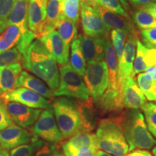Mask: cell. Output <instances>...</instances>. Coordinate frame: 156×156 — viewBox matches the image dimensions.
Here are the masks:
<instances>
[{
    "label": "cell",
    "mask_w": 156,
    "mask_h": 156,
    "mask_svg": "<svg viewBox=\"0 0 156 156\" xmlns=\"http://www.w3.org/2000/svg\"><path fill=\"white\" fill-rule=\"evenodd\" d=\"M2 94V91H1V90H0V95H1Z\"/></svg>",
    "instance_id": "cell-52"
},
{
    "label": "cell",
    "mask_w": 156,
    "mask_h": 156,
    "mask_svg": "<svg viewBox=\"0 0 156 156\" xmlns=\"http://www.w3.org/2000/svg\"><path fill=\"white\" fill-rule=\"evenodd\" d=\"M29 2L30 0H16L5 25V30L9 25H16L20 28L22 36L17 48L23 55L36 38L34 33L31 32L28 28Z\"/></svg>",
    "instance_id": "cell-6"
},
{
    "label": "cell",
    "mask_w": 156,
    "mask_h": 156,
    "mask_svg": "<svg viewBox=\"0 0 156 156\" xmlns=\"http://www.w3.org/2000/svg\"><path fill=\"white\" fill-rule=\"evenodd\" d=\"M144 8L147 9L150 12H151L154 16L156 17V2H151L147 4V5L144 6Z\"/></svg>",
    "instance_id": "cell-45"
},
{
    "label": "cell",
    "mask_w": 156,
    "mask_h": 156,
    "mask_svg": "<svg viewBox=\"0 0 156 156\" xmlns=\"http://www.w3.org/2000/svg\"><path fill=\"white\" fill-rule=\"evenodd\" d=\"M95 156H114V155H111V154H109L108 153H106V152L104 151H98V150L96 153H95Z\"/></svg>",
    "instance_id": "cell-47"
},
{
    "label": "cell",
    "mask_w": 156,
    "mask_h": 156,
    "mask_svg": "<svg viewBox=\"0 0 156 156\" xmlns=\"http://www.w3.org/2000/svg\"><path fill=\"white\" fill-rule=\"evenodd\" d=\"M145 73L147 74L153 80L156 81V67H148L145 70Z\"/></svg>",
    "instance_id": "cell-46"
},
{
    "label": "cell",
    "mask_w": 156,
    "mask_h": 156,
    "mask_svg": "<svg viewBox=\"0 0 156 156\" xmlns=\"http://www.w3.org/2000/svg\"><path fill=\"white\" fill-rule=\"evenodd\" d=\"M152 152H153V155L154 156H156V145L153 148V151H152Z\"/></svg>",
    "instance_id": "cell-50"
},
{
    "label": "cell",
    "mask_w": 156,
    "mask_h": 156,
    "mask_svg": "<svg viewBox=\"0 0 156 156\" xmlns=\"http://www.w3.org/2000/svg\"><path fill=\"white\" fill-rule=\"evenodd\" d=\"M80 2L81 0H64V15L76 23L79 21Z\"/></svg>",
    "instance_id": "cell-35"
},
{
    "label": "cell",
    "mask_w": 156,
    "mask_h": 156,
    "mask_svg": "<svg viewBox=\"0 0 156 156\" xmlns=\"http://www.w3.org/2000/svg\"><path fill=\"white\" fill-rule=\"evenodd\" d=\"M46 19V0H30L28 5V28L40 38L44 34Z\"/></svg>",
    "instance_id": "cell-17"
},
{
    "label": "cell",
    "mask_w": 156,
    "mask_h": 156,
    "mask_svg": "<svg viewBox=\"0 0 156 156\" xmlns=\"http://www.w3.org/2000/svg\"><path fill=\"white\" fill-rule=\"evenodd\" d=\"M141 109L145 114V122L149 131L156 138V103H145Z\"/></svg>",
    "instance_id": "cell-34"
},
{
    "label": "cell",
    "mask_w": 156,
    "mask_h": 156,
    "mask_svg": "<svg viewBox=\"0 0 156 156\" xmlns=\"http://www.w3.org/2000/svg\"><path fill=\"white\" fill-rule=\"evenodd\" d=\"M94 8L98 12L108 31L112 29L113 30H123L125 31L128 35L136 33L133 24L129 20V17H122V15L109 11L98 5L95 6Z\"/></svg>",
    "instance_id": "cell-18"
},
{
    "label": "cell",
    "mask_w": 156,
    "mask_h": 156,
    "mask_svg": "<svg viewBox=\"0 0 156 156\" xmlns=\"http://www.w3.org/2000/svg\"><path fill=\"white\" fill-rule=\"evenodd\" d=\"M123 105L127 108L139 109L145 105L146 97L142 92L133 77H129L120 85Z\"/></svg>",
    "instance_id": "cell-16"
},
{
    "label": "cell",
    "mask_w": 156,
    "mask_h": 156,
    "mask_svg": "<svg viewBox=\"0 0 156 156\" xmlns=\"http://www.w3.org/2000/svg\"><path fill=\"white\" fill-rule=\"evenodd\" d=\"M124 156H153V155L147 151H143V150H134V151H131V153H127Z\"/></svg>",
    "instance_id": "cell-43"
},
{
    "label": "cell",
    "mask_w": 156,
    "mask_h": 156,
    "mask_svg": "<svg viewBox=\"0 0 156 156\" xmlns=\"http://www.w3.org/2000/svg\"><path fill=\"white\" fill-rule=\"evenodd\" d=\"M32 132L38 137L50 143H58L64 139L56 124L51 106L41 112L34 124Z\"/></svg>",
    "instance_id": "cell-8"
},
{
    "label": "cell",
    "mask_w": 156,
    "mask_h": 156,
    "mask_svg": "<svg viewBox=\"0 0 156 156\" xmlns=\"http://www.w3.org/2000/svg\"><path fill=\"white\" fill-rule=\"evenodd\" d=\"M141 36L146 47L156 48V28L142 30Z\"/></svg>",
    "instance_id": "cell-40"
},
{
    "label": "cell",
    "mask_w": 156,
    "mask_h": 156,
    "mask_svg": "<svg viewBox=\"0 0 156 156\" xmlns=\"http://www.w3.org/2000/svg\"><path fill=\"white\" fill-rule=\"evenodd\" d=\"M155 1H156V0H155Z\"/></svg>",
    "instance_id": "cell-54"
},
{
    "label": "cell",
    "mask_w": 156,
    "mask_h": 156,
    "mask_svg": "<svg viewBox=\"0 0 156 156\" xmlns=\"http://www.w3.org/2000/svg\"><path fill=\"white\" fill-rule=\"evenodd\" d=\"M89 37L79 35L80 48L87 64L103 60L106 54V37Z\"/></svg>",
    "instance_id": "cell-14"
},
{
    "label": "cell",
    "mask_w": 156,
    "mask_h": 156,
    "mask_svg": "<svg viewBox=\"0 0 156 156\" xmlns=\"http://www.w3.org/2000/svg\"><path fill=\"white\" fill-rule=\"evenodd\" d=\"M43 140L37 137L30 143L17 146L9 152L10 156H34L38 148L44 143Z\"/></svg>",
    "instance_id": "cell-31"
},
{
    "label": "cell",
    "mask_w": 156,
    "mask_h": 156,
    "mask_svg": "<svg viewBox=\"0 0 156 156\" xmlns=\"http://www.w3.org/2000/svg\"><path fill=\"white\" fill-rule=\"evenodd\" d=\"M16 0H0V34L5 30V25L10 15Z\"/></svg>",
    "instance_id": "cell-38"
},
{
    "label": "cell",
    "mask_w": 156,
    "mask_h": 156,
    "mask_svg": "<svg viewBox=\"0 0 156 156\" xmlns=\"http://www.w3.org/2000/svg\"><path fill=\"white\" fill-rule=\"evenodd\" d=\"M23 71L21 63H15L2 69L0 73V90L7 93L17 88L20 75Z\"/></svg>",
    "instance_id": "cell-22"
},
{
    "label": "cell",
    "mask_w": 156,
    "mask_h": 156,
    "mask_svg": "<svg viewBox=\"0 0 156 156\" xmlns=\"http://www.w3.org/2000/svg\"><path fill=\"white\" fill-rule=\"evenodd\" d=\"M23 54L19 51L17 47L0 53V73L2 69L9 65L20 63L23 61Z\"/></svg>",
    "instance_id": "cell-32"
},
{
    "label": "cell",
    "mask_w": 156,
    "mask_h": 156,
    "mask_svg": "<svg viewBox=\"0 0 156 156\" xmlns=\"http://www.w3.org/2000/svg\"><path fill=\"white\" fill-rule=\"evenodd\" d=\"M134 24L141 30L156 28V17L144 7L135 9L132 13Z\"/></svg>",
    "instance_id": "cell-27"
},
{
    "label": "cell",
    "mask_w": 156,
    "mask_h": 156,
    "mask_svg": "<svg viewBox=\"0 0 156 156\" xmlns=\"http://www.w3.org/2000/svg\"><path fill=\"white\" fill-rule=\"evenodd\" d=\"M78 112L80 115L81 132H92L98 124L97 111L92 98L87 101L79 100L76 102Z\"/></svg>",
    "instance_id": "cell-19"
},
{
    "label": "cell",
    "mask_w": 156,
    "mask_h": 156,
    "mask_svg": "<svg viewBox=\"0 0 156 156\" xmlns=\"http://www.w3.org/2000/svg\"><path fill=\"white\" fill-rule=\"evenodd\" d=\"M38 137L24 128L12 124L0 132V147L5 151L30 143Z\"/></svg>",
    "instance_id": "cell-11"
},
{
    "label": "cell",
    "mask_w": 156,
    "mask_h": 156,
    "mask_svg": "<svg viewBox=\"0 0 156 156\" xmlns=\"http://www.w3.org/2000/svg\"><path fill=\"white\" fill-rule=\"evenodd\" d=\"M21 87L31 90L44 98H52L54 97V91L46 86L41 80L30 75L26 71H22L19 77L17 87Z\"/></svg>",
    "instance_id": "cell-21"
},
{
    "label": "cell",
    "mask_w": 156,
    "mask_h": 156,
    "mask_svg": "<svg viewBox=\"0 0 156 156\" xmlns=\"http://www.w3.org/2000/svg\"><path fill=\"white\" fill-rule=\"evenodd\" d=\"M90 95L96 103L108 86V71L104 60L87 64L83 76Z\"/></svg>",
    "instance_id": "cell-7"
},
{
    "label": "cell",
    "mask_w": 156,
    "mask_h": 156,
    "mask_svg": "<svg viewBox=\"0 0 156 156\" xmlns=\"http://www.w3.org/2000/svg\"><path fill=\"white\" fill-rule=\"evenodd\" d=\"M0 99L4 101H13L25 105L33 108H47L51 106V103L46 98L34 91L25 87H17L10 92L2 93Z\"/></svg>",
    "instance_id": "cell-10"
},
{
    "label": "cell",
    "mask_w": 156,
    "mask_h": 156,
    "mask_svg": "<svg viewBox=\"0 0 156 156\" xmlns=\"http://www.w3.org/2000/svg\"><path fill=\"white\" fill-rule=\"evenodd\" d=\"M128 34L125 31L119 30H113L111 33V37H112V43L113 47L116 54L118 63L122 58L123 51H124V46H125V41L127 39Z\"/></svg>",
    "instance_id": "cell-33"
},
{
    "label": "cell",
    "mask_w": 156,
    "mask_h": 156,
    "mask_svg": "<svg viewBox=\"0 0 156 156\" xmlns=\"http://www.w3.org/2000/svg\"><path fill=\"white\" fill-rule=\"evenodd\" d=\"M144 60L147 69L151 67H156V48L147 47Z\"/></svg>",
    "instance_id": "cell-42"
},
{
    "label": "cell",
    "mask_w": 156,
    "mask_h": 156,
    "mask_svg": "<svg viewBox=\"0 0 156 156\" xmlns=\"http://www.w3.org/2000/svg\"><path fill=\"white\" fill-rule=\"evenodd\" d=\"M64 0H46V19L44 34L54 30L63 17Z\"/></svg>",
    "instance_id": "cell-23"
},
{
    "label": "cell",
    "mask_w": 156,
    "mask_h": 156,
    "mask_svg": "<svg viewBox=\"0 0 156 156\" xmlns=\"http://www.w3.org/2000/svg\"><path fill=\"white\" fill-rule=\"evenodd\" d=\"M98 148L114 156H124L129 145L124 136L120 116L102 119L96 131Z\"/></svg>",
    "instance_id": "cell-3"
},
{
    "label": "cell",
    "mask_w": 156,
    "mask_h": 156,
    "mask_svg": "<svg viewBox=\"0 0 156 156\" xmlns=\"http://www.w3.org/2000/svg\"><path fill=\"white\" fill-rule=\"evenodd\" d=\"M56 28L62 40L70 46L72 42L77 38V23L68 19L64 15L60 19L56 25Z\"/></svg>",
    "instance_id": "cell-26"
},
{
    "label": "cell",
    "mask_w": 156,
    "mask_h": 156,
    "mask_svg": "<svg viewBox=\"0 0 156 156\" xmlns=\"http://www.w3.org/2000/svg\"><path fill=\"white\" fill-rule=\"evenodd\" d=\"M137 33L128 35L122 58L119 62L118 80L119 88L121 84L129 77H133V64L136 48Z\"/></svg>",
    "instance_id": "cell-15"
},
{
    "label": "cell",
    "mask_w": 156,
    "mask_h": 156,
    "mask_svg": "<svg viewBox=\"0 0 156 156\" xmlns=\"http://www.w3.org/2000/svg\"><path fill=\"white\" fill-rule=\"evenodd\" d=\"M38 39L58 64L64 65L68 63L69 46L62 40L57 30L54 29L48 31Z\"/></svg>",
    "instance_id": "cell-12"
},
{
    "label": "cell",
    "mask_w": 156,
    "mask_h": 156,
    "mask_svg": "<svg viewBox=\"0 0 156 156\" xmlns=\"http://www.w3.org/2000/svg\"><path fill=\"white\" fill-rule=\"evenodd\" d=\"M124 136L129 145V151L135 149L151 150L156 145L139 109L128 108L120 116Z\"/></svg>",
    "instance_id": "cell-2"
},
{
    "label": "cell",
    "mask_w": 156,
    "mask_h": 156,
    "mask_svg": "<svg viewBox=\"0 0 156 156\" xmlns=\"http://www.w3.org/2000/svg\"><path fill=\"white\" fill-rule=\"evenodd\" d=\"M59 86L54 91V96H68L87 101L90 98L84 80L76 73L70 64L60 65Z\"/></svg>",
    "instance_id": "cell-5"
},
{
    "label": "cell",
    "mask_w": 156,
    "mask_h": 156,
    "mask_svg": "<svg viewBox=\"0 0 156 156\" xmlns=\"http://www.w3.org/2000/svg\"><path fill=\"white\" fill-rule=\"evenodd\" d=\"M98 149L90 147H74L66 142L62 145V151L65 156H95V153Z\"/></svg>",
    "instance_id": "cell-37"
},
{
    "label": "cell",
    "mask_w": 156,
    "mask_h": 156,
    "mask_svg": "<svg viewBox=\"0 0 156 156\" xmlns=\"http://www.w3.org/2000/svg\"><path fill=\"white\" fill-rule=\"evenodd\" d=\"M129 1L134 5L144 7V6L147 5V4L153 2V1H155V0H129Z\"/></svg>",
    "instance_id": "cell-44"
},
{
    "label": "cell",
    "mask_w": 156,
    "mask_h": 156,
    "mask_svg": "<svg viewBox=\"0 0 156 156\" xmlns=\"http://www.w3.org/2000/svg\"><path fill=\"white\" fill-rule=\"evenodd\" d=\"M58 152L56 145L44 142L38 148L34 156H57Z\"/></svg>",
    "instance_id": "cell-41"
},
{
    "label": "cell",
    "mask_w": 156,
    "mask_h": 156,
    "mask_svg": "<svg viewBox=\"0 0 156 156\" xmlns=\"http://www.w3.org/2000/svg\"><path fill=\"white\" fill-rule=\"evenodd\" d=\"M120 2L121 5L124 6V7L125 9H129V4L127 0H119Z\"/></svg>",
    "instance_id": "cell-49"
},
{
    "label": "cell",
    "mask_w": 156,
    "mask_h": 156,
    "mask_svg": "<svg viewBox=\"0 0 156 156\" xmlns=\"http://www.w3.org/2000/svg\"><path fill=\"white\" fill-rule=\"evenodd\" d=\"M21 32L16 25H9L0 35V53L14 48L20 41Z\"/></svg>",
    "instance_id": "cell-25"
},
{
    "label": "cell",
    "mask_w": 156,
    "mask_h": 156,
    "mask_svg": "<svg viewBox=\"0 0 156 156\" xmlns=\"http://www.w3.org/2000/svg\"><path fill=\"white\" fill-rule=\"evenodd\" d=\"M7 112L12 122L23 128H28L36 123L41 110L33 108L13 101H5Z\"/></svg>",
    "instance_id": "cell-13"
},
{
    "label": "cell",
    "mask_w": 156,
    "mask_h": 156,
    "mask_svg": "<svg viewBox=\"0 0 156 156\" xmlns=\"http://www.w3.org/2000/svg\"><path fill=\"white\" fill-rule=\"evenodd\" d=\"M66 143L74 147H90L98 148L96 135L91 132H79L68 140Z\"/></svg>",
    "instance_id": "cell-28"
},
{
    "label": "cell",
    "mask_w": 156,
    "mask_h": 156,
    "mask_svg": "<svg viewBox=\"0 0 156 156\" xmlns=\"http://www.w3.org/2000/svg\"><path fill=\"white\" fill-rule=\"evenodd\" d=\"M14 124L7 112L5 102L0 99V132Z\"/></svg>",
    "instance_id": "cell-39"
},
{
    "label": "cell",
    "mask_w": 156,
    "mask_h": 156,
    "mask_svg": "<svg viewBox=\"0 0 156 156\" xmlns=\"http://www.w3.org/2000/svg\"><path fill=\"white\" fill-rule=\"evenodd\" d=\"M82 26L85 36L89 37H105L108 35L100 14L92 6L85 2H80Z\"/></svg>",
    "instance_id": "cell-9"
},
{
    "label": "cell",
    "mask_w": 156,
    "mask_h": 156,
    "mask_svg": "<svg viewBox=\"0 0 156 156\" xmlns=\"http://www.w3.org/2000/svg\"><path fill=\"white\" fill-rule=\"evenodd\" d=\"M105 59H106V63L107 64V67H108L109 77L108 86L107 90L113 91V92L120 93V88L118 80V59H117L116 54L115 53L114 47H113L112 41L110 40L108 36L106 37Z\"/></svg>",
    "instance_id": "cell-20"
},
{
    "label": "cell",
    "mask_w": 156,
    "mask_h": 156,
    "mask_svg": "<svg viewBox=\"0 0 156 156\" xmlns=\"http://www.w3.org/2000/svg\"><path fill=\"white\" fill-rule=\"evenodd\" d=\"M0 156H10L9 155V153H8V151H5L0 147Z\"/></svg>",
    "instance_id": "cell-48"
},
{
    "label": "cell",
    "mask_w": 156,
    "mask_h": 156,
    "mask_svg": "<svg viewBox=\"0 0 156 156\" xmlns=\"http://www.w3.org/2000/svg\"><path fill=\"white\" fill-rule=\"evenodd\" d=\"M70 46H71L70 65L76 73L83 77L87 68V62L81 51L78 37L72 42Z\"/></svg>",
    "instance_id": "cell-24"
},
{
    "label": "cell",
    "mask_w": 156,
    "mask_h": 156,
    "mask_svg": "<svg viewBox=\"0 0 156 156\" xmlns=\"http://www.w3.org/2000/svg\"><path fill=\"white\" fill-rule=\"evenodd\" d=\"M81 1L85 2L93 7L98 5L122 16L129 17L128 14L123 8L119 0H81Z\"/></svg>",
    "instance_id": "cell-30"
},
{
    "label": "cell",
    "mask_w": 156,
    "mask_h": 156,
    "mask_svg": "<svg viewBox=\"0 0 156 156\" xmlns=\"http://www.w3.org/2000/svg\"><path fill=\"white\" fill-rule=\"evenodd\" d=\"M23 56L22 62L25 69L46 83L53 91L58 88L60 75L57 62L40 39H35Z\"/></svg>",
    "instance_id": "cell-1"
},
{
    "label": "cell",
    "mask_w": 156,
    "mask_h": 156,
    "mask_svg": "<svg viewBox=\"0 0 156 156\" xmlns=\"http://www.w3.org/2000/svg\"><path fill=\"white\" fill-rule=\"evenodd\" d=\"M57 156H65V155H64V154H62V153H61V152H58V155H57Z\"/></svg>",
    "instance_id": "cell-51"
},
{
    "label": "cell",
    "mask_w": 156,
    "mask_h": 156,
    "mask_svg": "<svg viewBox=\"0 0 156 156\" xmlns=\"http://www.w3.org/2000/svg\"><path fill=\"white\" fill-rule=\"evenodd\" d=\"M51 106L63 138L71 137L81 132L80 115L76 102L67 98H59L54 101Z\"/></svg>",
    "instance_id": "cell-4"
},
{
    "label": "cell",
    "mask_w": 156,
    "mask_h": 156,
    "mask_svg": "<svg viewBox=\"0 0 156 156\" xmlns=\"http://www.w3.org/2000/svg\"><path fill=\"white\" fill-rule=\"evenodd\" d=\"M146 48L147 47L144 46L142 43L137 39V41H136V56L133 64V76L136 74L145 72V70L147 69L145 60H144Z\"/></svg>",
    "instance_id": "cell-36"
},
{
    "label": "cell",
    "mask_w": 156,
    "mask_h": 156,
    "mask_svg": "<svg viewBox=\"0 0 156 156\" xmlns=\"http://www.w3.org/2000/svg\"><path fill=\"white\" fill-rule=\"evenodd\" d=\"M137 83L142 93L148 101L155 100L156 81L153 80L147 74L140 73L137 76Z\"/></svg>",
    "instance_id": "cell-29"
},
{
    "label": "cell",
    "mask_w": 156,
    "mask_h": 156,
    "mask_svg": "<svg viewBox=\"0 0 156 156\" xmlns=\"http://www.w3.org/2000/svg\"><path fill=\"white\" fill-rule=\"evenodd\" d=\"M155 101H156V97H155Z\"/></svg>",
    "instance_id": "cell-53"
}]
</instances>
